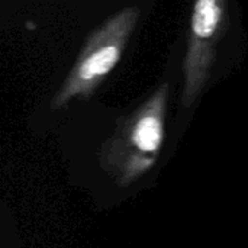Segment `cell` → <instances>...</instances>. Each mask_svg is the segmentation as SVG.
I'll return each instance as SVG.
<instances>
[{
    "mask_svg": "<svg viewBox=\"0 0 248 248\" xmlns=\"http://www.w3.org/2000/svg\"><path fill=\"white\" fill-rule=\"evenodd\" d=\"M140 16L138 7H125L89 36L62 86L55 93L51 102L52 109H60L73 99L93 94L119 62Z\"/></svg>",
    "mask_w": 248,
    "mask_h": 248,
    "instance_id": "cell-1",
    "label": "cell"
},
{
    "mask_svg": "<svg viewBox=\"0 0 248 248\" xmlns=\"http://www.w3.org/2000/svg\"><path fill=\"white\" fill-rule=\"evenodd\" d=\"M227 0H195L190 36L183 65L182 103L189 108L202 93L215 60L217 44L225 25Z\"/></svg>",
    "mask_w": 248,
    "mask_h": 248,
    "instance_id": "cell-2",
    "label": "cell"
},
{
    "mask_svg": "<svg viewBox=\"0 0 248 248\" xmlns=\"http://www.w3.org/2000/svg\"><path fill=\"white\" fill-rule=\"evenodd\" d=\"M169 99V84H161L132 115H129L118 134V144L134 148L126 163L128 171L138 173L153 164L164 138V116Z\"/></svg>",
    "mask_w": 248,
    "mask_h": 248,
    "instance_id": "cell-3",
    "label": "cell"
}]
</instances>
